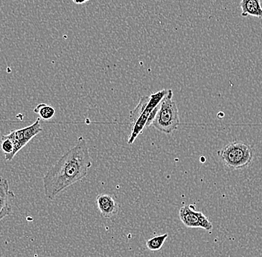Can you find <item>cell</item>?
Listing matches in <instances>:
<instances>
[{
  "label": "cell",
  "instance_id": "6da1fadb",
  "mask_svg": "<svg viewBox=\"0 0 262 257\" xmlns=\"http://www.w3.org/2000/svg\"><path fill=\"white\" fill-rule=\"evenodd\" d=\"M92 167L88 142L79 137L76 144L59 158L42 178L46 198L53 201L69 186L81 181Z\"/></svg>",
  "mask_w": 262,
  "mask_h": 257
},
{
  "label": "cell",
  "instance_id": "7a4b0ae2",
  "mask_svg": "<svg viewBox=\"0 0 262 257\" xmlns=\"http://www.w3.org/2000/svg\"><path fill=\"white\" fill-rule=\"evenodd\" d=\"M180 124L179 110L176 101L173 100V91L168 89V92L160 102L151 126L160 132L169 135L178 129Z\"/></svg>",
  "mask_w": 262,
  "mask_h": 257
},
{
  "label": "cell",
  "instance_id": "3957f363",
  "mask_svg": "<svg viewBox=\"0 0 262 257\" xmlns=\"http://www.w3.org/2000/svg\"><path fill=\"white\" fill-rule=\"evenodd\" d=\"M217 155L229 169H242L251 163L253 149L245 142H232L217 151Z\"/></svg>",
  "mask_w": 262,
  "mask_h": 257
},
{
  "label": "cell",
  "instance_id": "277c9868",
  "mask_svg": "<svg viewBox=\"0 0 262 257\" xmlns=\"http://www.w3.org/2000/svg\"><path fill=\"white\" fill-rule=\"evenodd\" d=\"M167 92H168V89H163L157 91V92L152 93L150 96H149V101L146 106L141 113L137 121L133 124L130 135L127 140L128 145H133L137 137L143 132L144 129L146 127L147 121L148 120V118L150 117L152 111L160 104Z\"/></svg>",
  "mask_w": 262,
  "mask_h": 257
},
{
  "label": "cell",
  "instance_id": "5b68a950",
  "mask_svg": "<svg viewBox=\"0 0 262 257\" xmlns=\"http://www.w3.org/2000/svg\"><path fill=\"white\" fill-rule=\"evenodd\" d=\"M40 118H38L32 125L25 128L11 131L6 136L12 142L14 145V152L10 156L8 161H11L24 147L32 141L34 137L37 136L42 132V128L40 124Z\"/></svg>",
  "mask_w": 262,
  "mask_h": 257
},
{
  "label": "cell",
  "instance_id": "8992f818",
  "mask_svg": "<svg viewBox=\"0 0 262 257\" xmlns=\"http://www.w3.org/2000/svg\"><path fill=\"white\" fill-rule=\"evenodd\" d=\"M179 217L183 225L189 228H202L210 231L212 222L201 211H196L191 204L184 205L180 209Z\"/></svg>",
  "mask_w": 262,
  "mask_h": 257
},
{
  "label": "cell",
  "instance_id": "52a82bcc",
  "mask_svg": "<svg viewBox=\"0 0 262 257\" xmlns=\"http://www.w3.org/2000/svg\"><path fill=\"white\" fill-rule=\"evenodd\" d=\"M96 204L101 216L105 219H111L116 215L119 211L117 202L109 194H99L96 197Z\"/></svg>",
  "mask_w": 262,
  "mask_h": 257
},
{
  "label": "cell",
  "instance_id": "ba28073f",
  "mask_svg": "<svg viewBox=\"0 0 262 257\" xmlns=\"http://www.w3.org/2000/svg\"><path fill=\"white\" fill-rule=\"evenodd\" d=\"M242 16H251L262 19V7L260 0H242L240 3Z\"/></svg>",
  "mask_w": 262,
  "mask_h": 257
},
{
  "label": "cell",
  "instance_id": "9c48e42d",
  "mask_svg": "<svg viewBox=\"0 0 262 257\" xmlns=\"http://www.w3.org/2000/svg\"><path fill=\"white\" fill-rule=\"evenodd\" d=\"M15 198V195L10 191L9 183L6 178L0 177V212L5 207L11 205L10 202Z\"/></svg>",
  "mask_w": 262,
  "mask_h": 257
},
{
  "label": "cell",
  "instance_id": "30bf717a",
  "mask_svg": "<svg viewBox=\"0 0 262 257\" xmlns=\"http://www.w3.org/2000/svg\"><path fill=\"white\" fill-rule=\"evenodd\" d=\"M168 234L164 233L155 236L149 239L146 242L147 248L151 251H157L163 248L165 242L168 239Z\"/></svg>",
  "mask_w": 262,
  "mask_h": 257
},
{
  "label": "cell",
  "instance_id": "8fae6325",
  "mask_svg": "<svg viewBox=\"0 0 262 257\" xmlns=\"http://www.w3.org/2000/svg\"><path fill=\"white\" fill-rule=\"evenodd\" d=\"M34 112L40 116V119L43 120H50L55 116V109L52 106L47 104H40L37 105L34 109Z\"/></svg>",
  "mask_w": 262,
  "mask_h": 257
},
{
  "label": "cell",
  "instance_id": "7c38bea8",
  "mask_svg": "<svg viewBox=\"0 0 262 257\" xmlns=\"http://www.w3.org/2000/svg\"><path fill=\"white\" fill-rule=\"evenodd\" d=\"M148 96H143L141 98V99L139 100L138 105H137V106H136L135 109H134V110L131 111L130 113L129 119H130L131 124H134V122L137 121L139 116L140 115L141 113H142V111L145 109L147 103H148Z\"/></svg>",
  "mask_w": 262,
  "mask_h": 257
},
{
  "label": "cell",
  "instance_id": "4fadbf2b",
  "mask_svg": "<svg viewBox=\"0 0 262 257\" xmlns=\"http://www.w3.org/2000/svg\"><path fill=\"white\" fill-rule=\"evenodd\" d=\"M1 149L5 154V158L8 161L10 156L14 152V145L6 135L1 137Z\"/></svg>",
  "mask_w": 262,
  "mask_h": 257
},
{
  "label": "cell",
  "instance_id": "5bb4252c",
  "mask_svg": "<svg viewBox=\"0 0 262 257\" xmlns=\"http://www.w3.org/2000/svg\"><path fill=\"white\" fill-rule=\"evenodd\" d=\"M11 214V206L9 205L8 207H5L3 211L0 212V222L4 219L5 217H8Z\"/></svg>",
  "mask_w": 262,
  "mask_h": 257
},
{
  "label": "cell",
  "instance_id": "9a60e30c",
  "mask_svg": "<svg viewBox=\"0 0 262 257\" xmlns=\"http://www.w3.org/2000/svg\"><path fill=\"white\" fill-rule=\"evenodd\" d=\"M73 3H75V4L81 5L83 4V3H86L88 0H73Z\"/></svg>",
  "mask_w": 262,
  "mask_h": 257
},
{
  "label": "cell",
  "instance_id": "2e32d148",
  "mask_svg": "<svg viewBox=\"0 0 262 257\" xmlns=\"http://www.w3.org/2000/svg\"><path fill=\"white\" fill-rule=\"evenodd\" d=\"M88 1H89V0H88Z\"/></svg>",
  "mask_w": 262,
  "mask_h": 257
}]
</instances>
